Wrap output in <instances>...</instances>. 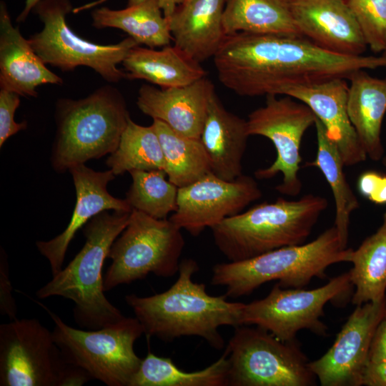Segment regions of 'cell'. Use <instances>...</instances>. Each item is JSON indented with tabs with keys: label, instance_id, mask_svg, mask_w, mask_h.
<instances>
[{
	"label": "cell",
	"instance_id": "4316f807",
	"mask_svg": "<svg viewBox=\"0 0 386 386\" xmlns=\"http://www.w3.org/2000/svg\"><path fill=\"white\" fill-rule=\"evenodd\" d=\"M315 126L317 154L315 159L307 162L305 166L319 169L329 184L335 207L334 226L342 247L347 248L350 217L352 212L360 207V203L346 179L345 166L336 145L328 138L325 127L317 118Z\"/></svg>",
	"mask_w": 386,
	"mask_h": 386
},
{
	"label": "cell",
	"instance_id": "8fae6325",
	"mask_svg": "<svg viewBox=\"0 0 386 386\" xmlns=\"http://www.w3.org/2000/svg\"><path fill=\"white\" fill-rule=\"evenodd\" d=\"M34 11L43 29L28 40L44 64L63 71L79 66L91 68L109 82H118L127 74L118 69L129 51L139 46L132 37L114 44L102 45L85 40L68 26L66 16L72 11L69 0H41Z\"/></svg>",
	"mask_w": 386,
	"mask_h": 386
},
{
	"label": "cell",
	"instance_id": "d4e9b609",
	"mask_svg": "<svg viewBox=\"0 0 386 386\" xmlns=\"http://www.w3.org/2000/svg\"><path fill=\"white\" fill-rule=\"evenodd\" d=\"M222 24L226 35L302 36L292 16L291 0H226Z\"/></svg>",
	"mask_w": 386,
	"mask_h": 386
},
{
	"label": "cell",
	"instance_id": "60d3db41",
	"mask_svg": "<svg viewBox=\"0 0 386 386\" xmlns=\"http://www.w3.org/2000/svg\"><path fill=\"white\" fill-rule=\"evenodd\" d=\"M380 161L382 162V164L385 168H386V154H384Z\"/></svg>",
	"mask_w": 386,
	"mask_h": 386
},
{
	"label": "cell",
	"instance_id": "1f68e13d",
	"mask_svg": "<svg viewBox=\"0 0 386 386\" xmlns=\"http://www.w3.org/2000/svg\"><path fill=\"white\" fill-rule=\"evenodd\" d=\"M132 183L126 193L131 207L156 219H167L177 209L178 187L164 169L132 170Z\"/></svg>",
	"mask_w": 386,
	"mask_h": 386
},
{
	"label": "cell",
	"instance_id": "d6a6232c",
	"mask_svg": "<svg viewBox=\"0 0 386 386\" xmlns=\"http://www.w3.org/2000/svg\"><path fill=\"white\" fill-rule=\"evenodd\" d=\"M367 46L375 53L386 50V0H345Z\"/></svg>",
	"mask_w": 386,
	"mask_h": 386
},
{
	"label": "cell",
	"instance_id": "74e56055",
	"mask_svg": "<svg viewBox=\"0 0 386 386\" xmlns=\"http://www.w3.org/2000/svg\"><path fill=\"white\" fill-rule=\"evenodd\" d=\"M386 360V311L375 329L368 356V360Z\"/></svg>",
	"mask_w": 386,
	"mask_h": 386
},
{
	"label": "cell",
	"instance_id": "277c9868",
	"mask_svg": "<svg viewBox=\"0 0 386 386\" xmlns=\"http://www.w3.org/2000/svg\"><path fill=\"white\" fill-rule=\"evenodd\" d=\"M328 206L322 196L279 197L227 217L211 228L214 242L229 261L249 259L283 247L304 244Z\"/></svg>",
	"mask_w": 386,
	"mask_h": 386
},
{
	"label": "cell",
	"instance_id": "ffe728a7",
	"mask_svg": "<svg viewBox=\"0 0 386 386\" xmlns=\"http://www.w3.org/2000/svg\"><path fill=\"white\" fill-rule=\"evenodd\" d=\"M36 54L18 27L12 25L4 2L0 6V86L23 96H37V86L61 84Z\"/></svg>",
	"mask_w": 386,
	"mask_h": 386
},
{
	"label": "cell",
	"instance_id": "603a6c76",
	"mask_svg": "<svg viewBox=\"0 0 386 386\" xmlns=\"http://www.w3.org/2000/svg\"><path fill=\"white\" fill-rule=\"evenodd\" d=\"M348 79L347 106L350 122L367 156L380 161L385 154L381 129L386 113V78H375L360 69Z\"/></svg>",
	"mask_w": 386,
	"mask_h": 386
},
{
	"label": "cell",
	"instance_id": "ac0fdd59",
	"mask_svg": "<svg viewBox=\"0 0 386 386\" xmlns=\"http://www.w3.org/2000/svg\"><path fill=\"white\" fill-rule=\"evenodd\" d=\"M349 86L345 79L295 86L283 95L308 106L325 127L327 136L336 145L345 167L357 165L367 156L347 112Z\"/></svg>",
	"mask_w": 386,
	"mask_h": 386
},
{
	"label": "cell",
	"instance_id": "3957f363",
	"mask_svg": "<svg viewBox=\"0 0 386 386\" xmlns=\"http://www.w3.org/2000/svg\"><path fill=\"white\" fill-rule=\"evenodd\" d=\"M130 212L104 211L84 226L86 242L64 268L39 288L36 296H59L74 303L75 322L88 330H99L125 317L106 297L103 264L114 240L127 226Z\"/></svg>",
	"mask_w": 386,
	"mask_h": 386
},
{
	"label": "cell",
	"instance_id": "836d02e7",
	"mask_svg": "<svg viewBox=\"0 0 386 386\" xmlns=\"http://www.w3.org/2000/svg\"><path fill=\"white\" fill-rule=\"evenodd\" d=\"M20 95L1 89L0 91V147L11 136L26 128V122L17 123L14 114L20 104Z\"/></svg>",
	"mask_w": 386,
	"mask_h": 386
},
{
	"label": "cell",
	"instance_id": "8d00e7d4",
	"mask_svg": "<svg viewBox=\"0 0 386 386\" xmlns=\"http://www.w3.org/2000/svg\"><path fill=\"white\" fill-rule=\"evenodd\" d=\"M361 385L386 386V360H367L362 371Z\"/></svg>",
	"mask_w": 386,
	"mask_h": 386
},
{
	"label": "cell",
	"instance_id": "f35d334b",
	"mask_svg": "<svg viewBox=\"0 0 386 386\" xmlns=\"http://www.w3.org/2000/svg\"><path fill=\"white\" fill-rule=\"evenodd\" d=\"M104 0L99 1H103ZM145 0H129L128 6L134 5L139 4ZM158 3L162 10L163 14L164 16L168 19L174 13L177 7L181 4L184 0H157Z\"/></svg>",
	"mask_w": 386,
	"mask_h": 386
},
{
	"label": "cell",
	"instance_id": "44dd1931",
	"mask_svg": "<svg viewBox=\"0 0 386 386\" xmlns=\"http://www.w3.org/2000/svg\"><path fill=\"white\" fill-rule=\"evenodd\" d=\"M226 0H184L167 19L174 46L201 63L214 57L226 34L222 24Z\"/></svg>",
	"mask_w": 386,
	"mask_h": 386
},
{
	"label": "cell",
	"instance_id": "8992f818",
	"mask_svg": "<svg viewBox=\"0 0 386 386\" xmlns=\"http://www.w3.org/2000/svg\"><path fill=\"white\" fill-rule=\"evenodd\" d=\"M129 118L123 95L109 85L84 99H59L51 154L54 170L64 173L74 166L113 153Z\"/></svg>",
	"mask_w": 386,
	"mask_h": 386
},
{
	"label": "cell",
	"instance_id": "d6986e66",
	"mask_svg": "<svg viewBox=\"0 0 386 386\" xmlns=\"http://www.w3.org/2000/svg\"><path fill=\"white\" fill-rule=\"evenodd\" d=\"M214 91L207 77L170 88L144 84L139 89L137 104L144 114L163 122L176 132L199 139Z\"/></svg>",
	"mask_w": 386,
	"mask_h": 386
},
{
	"label": "cell",
	"instance_id": "e0dca14e",
	"mask_svg": "<svg viewBox=\"0 0 386 386\" xmlns=\"http://www.w3.org/2000/svg\"><path fill=\"white\" fill-rule=\"evenodd\" d=\"M295 24L302 36L327 51L363 55L367 45L345 0H291Z\"/></svg>",
	"mask_w": 386,
	"mask_h": 386
},
{
	"label": "cell",
	"instance_id": "484cf974",
	"mask_svg": "<svg viewBox=\"0 0 386 386\" xmlns=\"http://www.w3.org/2000/svg\"><path fill=\"white\" fill-rule=\"evenodd\" d=\"M162 11L157 0H145L119 10L102 7L92 11V25L98 29H119L139 45L165 46L173 39L168 20Z\"/></svg>",
	"mask_w": 386,
	"mask_h": 386
},
{
	"label": "cell",
	"instance_id": "d590c367",
	"mask_svg": "<svg viewBox=\"0 0 386 386\" xmlns=\"http://www.w3.org/2000/svg\"><path fill=\"white\" fill-rule=\"evenodd\" d=\"M0 312L1 315L7 317L10 320L16 319L17 307L12 295L9 263L2 248L0 257Z\"/></svg>",
	"mask_w": 386,
	"mask_h": 386
},
{
	"label": "cell",
	"instance_id": "b9f144b4",
	"mask_svg": "<svg viewBox=\"0 0 386 386\" xmlns=\"http://www.w3.org/2000/svg\"><path fill=\"white\" fill-rule=\"evenodd\" d=\"M383 56L386 57V50L382 53V55Z\"/></svg>",
	"mask_w": 386,
	"mask_h": 386
},
{
	"label": "cell",
	"instance_id": "f546056e",
	"mask_svg": "<svg viewBox=\"0 0 386 386\" xmlns=\"http://www.w3.org/2000/svg\"><path fill=\"white\" fill-rule=\"evenodd\" d=\"M228 371L226 350L216 362L194 372L182 370L172 359L149 352L129 386H228Z\"/></svg>",
	"mask_w": 386,
	"mask_h": 386
},
{
	"label": "cell",
	"instance_id": "2e32d148",
	"mask_svg": "<svg viewBox=\"0 0 386 386\" xmlns=\"http://www.w3.org/2000/svg\"><path fill=\"white\" fill-rule=\"evenodd\" d=\"M69 172L76 190L71 218L61 234L50 240L36 242L39 252L49 261L52 275L62 269L70 242L90 219L104 211H132L126 199L114 197L108 192V184L116 177L111 169L97 172L82 164L71 167Z\"/></svg>",
	"mask_w": 386,
	"mask_h": 386
},
{
	"label": "cell",
	"instance_id": "ab89813d",
	"mask_svg": "<svg viewBox=\"0 0 386 386\" xmlns=\"http://www.w3.org/2000/svg\"><path fill=\"white\" fill-rule=\"evenodd\" d=\"M41 0H26L25 6L22 11L19 14V16L16 19L18 22L24 21L27 18L30 11L34 9L35 6Z\"/></svg>",
	"mask_w": 386,
	"mask_h": 386
},
{
	"label": "cell",
	"instance_id": "7a4b0ae2",
	"mask_svg": "<svg viewBox=\"0 0 386 386\" xmlns=\"http://www.w3.org/2000/svg\"><path fill=\"white\" fill-rule=\"evenodd\" d=\"M199 269L194 259H184L180 262L178 278L166 291L148 297H125L147 337L170 342L197 336L219 350L224 345L219 328L242 325L244 303L229 302L225 295H209L204 284L192 279Z\"/></svg>",
	"mask_w": 386,
	"mask_h": 386
},
{
	"label": "cell",
	"instance_id": "cb8c5ba5",
	"mask_svg": "<svg viewBox=\"0 0 386 386\" xmlns=\"http://www.w3.org/2000/svg\"><path fill=\"white\" fill-rule=\"evenodd\" d=\"M122 64L127 78L144 79L161 88L188 85L207 75L200 63L174 45L165 46L160 50L134 46Z\"/></svg>",
	"mask_w": 386,
	"mask_h": 386
},
{
	"label": "cell",
	"instance_id": "30bf717a",
	"mask_svg": "<svg viewBox=\"0 0 386 386\" xmlns=\"http://www.w3.org/2000/svg\"><path fill=\"white\" fill-rule=\"evenodd\" d=\"M230 386H311L316 376L297 340L282 341L258 327H235L225 350Z\"/></svg>",
	"mask_w": 386,
	"mask_h": 386
},
{
	"label": "cell",
	"instance_id": "ba28073f",
	"mask_svg": "<svg viewBox=\"0 0 386 386\" xmlns=\"http://www.w3.org/2000/svg\"><path fill=\"white\" fill-rule=\"evenodd\" d=\"M184 244L181 229L169 219H156L133 209L127 226L110 248L104 292L150 273L173 277L179 272Z\"/></svg>",
	"mask_w": 386,
	"mask_h": 386
},
{
	"label": "cell",
	"instance_id": "f1b7e54d",
	"mask_svg": "<svg viewBox=\"0 0 386 386\" xmlns=\"http://www.w3.org/2000/svg\"><path fill=\"white\" fill-rule=\"evenodd\" d=\"M152 124L161 143L167 178L178 188L192 184L212 172L200 139L180 134L158 119H153Z\"/></svg>",
	"mask_w": 386,
	"mask_h": 386
},
{
	"label": "cell",
	"instance_id": "e575fe53",
	"mask_svg": "<svg viewBox=\"0 0 386 386\" xmlns=\"http://www.w3.org/2000/svg\"><path fill=\"white\" fill-rule=\"evenodd\" d=\"M359 193L375 204H386V175L370 170L362 173L357 182Z\"/></svg>",
	"mask_w": 386,
	"mask_h": 386
},
{
	"label": "cell",
	"instance_id": "5bb4252c",
	"mask_svg": "<svg viewBox=\"0 0 386 386\" xmlns=\"http://www.w3.org/2000/svg\"><path fill=\"white\" fill-rule=\"evenodd\" d=\"M262 192L256 180L242 174L232 181L209 172L178 189L177 209L169 218L181 229L197 237L224 219L236 215L259 199Z\"/></svg>",
	"mask_w": 386,
	"mask_h": 386
},
{
	"label": "cell",
	"instance_id": "52a82bcc",
	"mask_svg": "<svg viewBox=\"0 0 386 386\" xmlns=\"http://www.w3.org/2000/svg\"><path fill=\"white\" fill-rule=\"evenodd\" d=\"M54 324V340L65 360L89 377L108 386H129L142 359L134 345L144 334L136 317H124L99 330H84L66 324L43 305Z\"/></svg>",
	"mask_w": 386,
	"mask_h": 386
},
{
	"label": "cell",
	"instance_id": "9c48e42d",
	"mask_svg": "<svg viewBox=\"0 0 386 386\" xmlns=\"http://www.w3.org/2000/svg\"><path fill=\"white\" fill-rule=\"evenodd\" d=\"M90 380L65 360L52 332L38 320L0 325L1 386H80Z\"/></svg>",
	"mask_w": 386,
	"mask_h": 386
},
{
	"label": "cell",
	"instance_id": "5b68a950",
	"mask_svg": "<svg viewBox=\"0 0 386 386\" xmlns=\"http://www.w3.org/2000/svg\"><path fill=\"white\" fill-rule=\"evenodd\" d=\"M353 249L342 247L333 225L316 239L278 248L253 258L216 264L211 284L225 288V296L238 298L266 282L278 280L284 288H303L313 278H325L335 264L350 262Z\"/></svg>",
	"mask_w": 386,
	"mask_h": 386
},
{
	"label": "cell",
	"instance_id": "6da1fadb",
	"mask_svg": "<svg viewBox=\"0 0 386 386\" xmlns=\"http://www.w3.org/2000/svg\"><path fill=\"white\" fill-rule=\"evenodd\" d=\"M213 61L219 81L243 96L284 94L295 86L386 66L383 56L340 54L302 36L245 32L227 35Z\"/></svg>",
	"mask_w": 386,
	"mask_h": 386
},
{
	"label": "cell",
	"instance_id": "4dcf8cb0",
	"mask_svg": "<svg viewBox=\"0 0 386 386\" xmlns=\"http://www.w3.org/2000/svg\"><path fill=\"white\" fill-rule=\"evenodd\" d=\"M106 164L115 176L132 170H164L161 143L152 124L144 127L130 117L118 147Z\"/></svg>",
	"mask_w": 386,
	"mask_h": 386
},
{
	"label": "cell",
	"instance_id": "83f0119b",
	"mask_svg": "<svg viewBox=\"0 0 386 386\" xmlns=\"http://www.w3.org/2000/svg\"><path fill=\"white\" fill-rule=\"evenodd\" d=\"M348 272L355 287L352 302L361 305L385 298L386 291V212L377 230L352 251Z\"/></svg>",
	"mask_w": 386,
	"mask_h": 386
},
{
	"label": "cell",
	"instance_id": "4fadbf2b",
	"mask_svg": "<svg viewBox=\"0 0 386 386\" xmlns=\"http://www.w3.org/2000/svg\"><path fill=\"white\" fill-rule=\"evenodd\" d=\"M266 96L264 105L249 114L248 132L250 136L259 135L269 139L277 157L268 167L256 170L254 176L259 179H268L281 173L282 180L276 190L295 197L302 188L299 177L301 142L305 132L315 125L317 117L308 106L290 96Z\"/></svg>",
	"mask_w": 386,
	"mask_h": 386
},
{
	"label": "cell",
	"instance_id": "9a60e30c",
	"mask_svg": "<svg viewBox=\"0 0 386 386\" xmlns=\"http://www.w3.org/2000/svg\"><path fill=\"white\" fill-rule=\"evenodd\" d=\"M385 311L386 297L356 306L331 347L319 359L310 361V368L322 386H361L372 337Z\"/></svg>",
	"mask_w": 386,
	"mask_h": 386
},
{
	"label": "cell",
	"instance_id": "7402d4cb",
	"mask_svg": "<svg viewBox=\"0 0 386 386\" xmlns=\"http://www.w3.org/2000/svg\"><path fill=\"white\" fill-rule=\"evenodd\" d=\"M249 136L247 120L226 109L214 91L199 138L212 172L227 181L243 174L242 161Z\"/></svg>",
	"mask_w": 386,
	"mask_h": 386
},
{
	"label": "cell",
	"instance_id": "7c38bea8",
	"mask_svg": "<svg viewBox=\"0 0 386 386\" xmlns=\"http://www.w3.org/2000/svg\"><path fill=\"white\" fill-rule=\"evenodd\" d=\"M352 286L349 272L313 290L284 288L277 283L264 298L244 303L242 325H255L285 342L295 340L302 330L325 336L327 327L321 321L325 306L348 296Z\"/></svg>",
	"mask_w": 386,
	"mask_h": 386
}]
</instances>
